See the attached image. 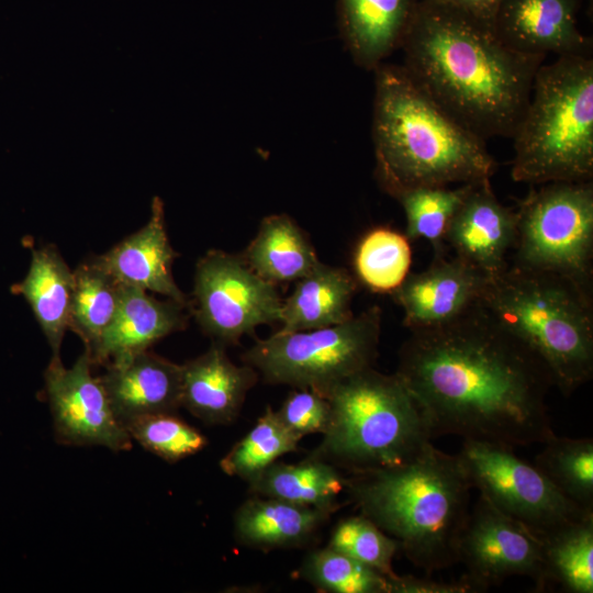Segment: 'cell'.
I'll list each match as a JSON object with an SVG mask.
<instances>
[{"instance_id":"obj_5","label":"cell","mask_w":593,"mask_h":593,"mask_svg":"<svg viewBox=\"0 0 593 593\" xmlns=\"http://www.w3.org/2000/svg\"><path fill=\"white\" fill-rule=\"evenodd\" d=\"M479 312L537 360L563 395L591 380L592 288L510 264L489 279Z\"/></svg>"},{"instance_id":"obj_11","label":"cell","mask_w":593,"mask_h":593,"mask_svg":"<svg viewBox=\"0 0 593 593\" xmlns=\"http://www.w3.org/2000/svg\"><path fill=\"white\" fill-rule=\"evenodd\" d=\"M281 306L276 286L242 256L212 249L199 259L190 311L215 343L236 344L257 326L279 322Z\"/></svg>"},{"instance_id":"obj_13","label":"cell","mask_w":593,"mask_h":593,"mask_svg":"<svg viewBox=\"0 0 593 593\" xmlns=\"http://www.w3.org/2000/svg\"><path fill=\"white\" fill-rule=\"evenodd\" d=\"M92 363L87 349L69 368L64 367L60 356L51 358L45 390L56 439L71 446L128 450L132 438L115 416L100 379L92 376Z\"/></svg>"},{"instance_id":"obj_17","label":"cell","mask_w":593,"mask_h":593,"mask_svg":"<svg viewBox=\"0 0 593 593\" xmlns=\"http://www.w3.org/2000/svg\"><path fill=\"white\" fill-rule=\"evenodd\" d=\"M99 379L124 426L141 416L176 413L181 406V365L148 349L109 361Z\"/></svg>"},{"instance_id":"obj_23","label":"cell","mask_w":593,"mask_h":593,"mask_svg":"<svg viewBox=\"0 0 593 593\" xmlns=\"http://www.w3.org/2000/svg\"><path fill=\"white\" fill-rule=\"evenodd\" d=\"M356 289L357 282L346 269L321 261L296 280L290 296L282 301L278 332L321 328L349 320Z\"/></svg>"},{"instance_id":"obj_6","label":"cell","mask_w":593,"mask_h":593,"mask_svg":"<svg viewBox=\"0 0 593 593\" xmlns=\"http://www.w3.org/2000/svg\"><path fill=\"white\" fill-rule=\"evenodd\" d=\"M512 138L514 181L533 186L592 181L591 55L559 56L539 67Z\"/></svg>"},{"instance_id":"obj_30","label":"cell","mask_w":593,"mask_h":593,"mask_svg":"<svg viewBox=\"0 0 593 593\" xmlns=\"http://www.w3.org/2000/svg\"><path fill=\"white\" fill-rule=\"evenodd\" d=\"M410 242L405 234L389 227L367 232L354 254L357 279L373 292L391 294L410 273Z\"/></svg>"},{"instance_id":"obj_19","label":"cell","mask_w":593,"mask_h":593,"mask_svg":"<svg viewBox=\"0 0 593 593\" xmlns=\"http://www.w3.org/2000/svg\"><path fill=\"white\" fill-rule=\"evenodd\" d=\"M258 376L246 363L235 365L224 345L214 342L204 354L181 365V406L205 424H230Z\"/></svg>"},{"instance_id":"obj_28","label":"cell","mask_w":593,"mask_h":593,"mask_svg":"<svg viewBox=\"0 0 593 593\" xmlns=\"http://www.w3.org/2000/svg\"><path fill=\"white\" fill-rule=\"evenodd\" d=\"M542 588L555 582L570 593L593 592V514L540 539Z\"/></svg>"},{"instance_id":"obj_18","label":"cell","mask_w":593,"mask_h":593,"mask_svg":"<svg viewBox=\"0 0 593 593\" xmlns=\"http://www.w3.org/2000/svg\"><path fill=\"white\" fill-rule=\"evenodd\" d=\"M177 256L167 236L163 201L156 197L148 222L97 257L119 282L161 294L190 309L191 301L172 276Z\"/></svg>"},{"instance_id":"obj_26","label":"cell","mask_w":593,"mask_h":593,"mask_svg":"<svg viewBox=\"0 0 593 593\" xmlns=\"http://www.w3.org/2000/svg\"><path fill=\"white\" fill-rule=\"evenodd\" d=\"M250 493L334 512L346 477L312 457L298 463L273 462L248 481Z\"/></svg>"},{"instance_id":"obj_2","label":"cell","mask_w":593,"mask_h":593,"mask_svg":"<svg viewBox=\"0 0 593 593\" xmlns=\"http://www.w3.org/2000/svg\"><path fill=\"white\" fill-rule=\"evenodd\" d=\"M404 69L441 109L482 137H512L542 56L517 53L460 10L417 0L403 37Z\"/></svg>"},{"instance_id":"obj_10","label":"cell","mask_w":593,"mask_h":593,"mask_svg":"<svg viewBox=\"0 0 593 593\" xmlns=\"http://www.w3.org/2000/svg\"><path fill=\"white\" fill-rule=\"evenodd\" d=\"M457 455L472 489L539 539L593 514L564 497L535 465L521 459L514 448L463 439Z\"/></svg>"},{"instance_id":"obj_3","label":"cell","mask_w":593,"mask_h":593,"mask_svg":"<svg viewBox=\"0 0 593 593\" xmlns=\"http://www.w3.org/2000/svg\"><path fill=\"white\" fill-rule=\"evenodd\" d=\"M374 72L376 176L385 192L491 179L496 161L485 139L441 109L403 66L381 64Z\"/></svg>"},{"instance_id":"obj_14","label":"cell","mask_w":593,"mask_h":593,"mask_svg":"<svg viewBox=\"0 0 593 593\" xmlns=\"http://www.w3.org/2000/svg\"><path fill=\"white\" fill-rule=\"evenodd\" d=\"M489 278L456 255L436 251L428 268L409 273L392 293L411 332L440 328L478 312Z\"/></svg>"},{"instance_id":"obj_15","label":"cell","mask_w":593,"mask_h":593,"mask_svg":"<svg viewBox=\"0 0 593 593\" xmlns=\"http://www.w3.org/2000/svg\"><path fill=\"white\" fill-rule=\"evenodd\" d=\"M516 224L515 210L499 201L490 179L473 182L448 225L444 243L491 279L510 265Z\"/></svg>"},{"instance_id":"obj_16","label":"cell","mask_w":593,"mask_h":593,"mask_svg":"<svg viewBox=\"0 0 593 593\" xmlns=\"http://www.w3.org/2000/svg\"><path fill=\"white\" fill-rule=\"evenodd\" d=\"M582 1L501 0L493 31L504 45L525 55H591V41L578 26Z\"/></svg>"},{"instance_id":"obj_22","label":"cell","mask_w":593,"mask_h":593,"mask_svg":"<svg viewBox=\"0 0 593 593\" xmlns=\"http://www.w3.org/2000/svg\"><path fill=\"white\" fill-rule=\"evenodd\" d=\"M332 512L287 501L254 496L234 515V535L243 545L259 550L299 547L327 522Z\"/></svg>"},{"instance_id":"obj_35","label":"cell","mask_w":593,"mask_h":593,"mask_svg":"<svg viewBox=\"0 0 593 593\" xmlns=\"http://www.w3.org/2000/svg\"><path fill=\"white\" fill-rule=\"evenodd\" d=\"M328 546L388 578L395 574L392 562L400 551L398 541L362 514L338 522Z\"/></svg>"},{"instance_id":"obj_21","label":"cell","mask_w":593,"mask_h":593,"mask_svg":"<svg viewBox=\"0 0 593 593\" xmlns=\"http://www.w3.org/2000/svg\"><path fill=\"white\" fill-rule=\"evenodd\" d=\"M417 0H339V26L355 63L374 70L401 47Z\"/></svg>"},{"instance_id":"obj_34","label":"cell","mask_w":593,"mask_h":593,"mask_svg":"<svg viewBox=\"0 0 593 593\" xmlns=\"http://www.w3.org/2000/svg\"><path fill=\"white\" fill-rule=\"evenodd\" d=\"M125 428L144 449L169 463L190 457L208 445L206 437L175 413H157L130 421Z\"/></svg>"},{"instance_id":"obj_36","label":"cell","mask_w":593,"mask_h":593,"mask_svg":"<svg viewBox=\"0 0 593 593\" xmlns=\"http://www.w3.org/2000/svg\"><path fill=\"white\" fill-rule=\"evenodd\" d=\"M281 422L298 437L323 434L329 418L328 401L307 389H295L276 411Z\"/></svg>"},{"instance_id":"obj_27","label":"cell","mask_w":593,"mask_h":593,"mask_svg":"<svg viewBox=\"0 0 593 593\" xmlns=\"http://www.w3.org/2000/svg\"><path fill=\"white\" fill-rule=\"evenodd\" d=\"M74 271L69 326L91 355L112 323L121 298V283L98 257L82 261Z\"/></svg>"},{"instance_id":"obj_24","label":"cell","mask_w":593,"mask_h":593,"mask_svg":"<svg viewBox=\"0 0 593 593\" xmlns=\"http://www.w3.org/2000/svg\"><path fill=\"white\" fill-rule=\"evenodd\" d=\"M72 288L74 271L54 246L33 249L27 273L13 287L31 306L52 356H59L69 326Z\"/></svg>"},{"instance_id":"obj_9","label":"cell","mask_w":593,"mask_h":593,"mask_svg":"<svg viewBox=\"0 0 593 593\" xmlns=\"http://www.w3.org/2000/svg\"><path fill=\"white\" fill-rule=\"evenodd\" d=\"M518 202L511 265L592 288L593 184H539Z\"/></svg>"},{"instance_id":"obj_31","label":"cell","mask_w":593,"mask_h":593,"mask_svg":"<svg viewBox=\"0 0 593 593\" xmlns=\"http://www.w3.org/2000/svg\"><path fill=\"white\" fill-rule=\"evenodd\" d=\"M301 440L267 406L253 428L221 459L222 471L247 482L286 454L295 451Z\"/></svg>"},{"instance_id":"obj_1","label":"cell","mask_w":593,"mask_h":593,"mask_svg":"<svg viewBox=\"0 0 593 593\" xmlns=\"http://www.w3.org/2000/svg\"><path fill=\"white\" fill-rule=\"evenodd\" d=\"M395 373L434 437L516 448L555 435L546 404L553 387L548 373L479 310L452 325L411 332Z\"/></svg>"},{"instance_id":"obj_4","label":"cell","mask_w":593,"mask_h":593,"mask_svg":"<svg viewBox=\"0 0 593 593\" xmlns=\"http://www.w3.org/2000/svg\"><path fill=\"white\" fill-rule=\"evenodd\" d=\"M471 490L458 455L432 443L401 465L349 473L345 484L360 514L428 575L458 563Z\"/></svg>"},{"instance_id":"obj_7","label":"cell","mask_w":593,"mask_h":593,"mask_svg":"<svg viewBox=\"0 0 593 593\" xmlns=\"http://www.w3.org/2000/svg\"><path fill=\"white\" fill-rule=\"evenodd\" d=\"M324 398L329 418L310 457L348 473L406 462L434 438L421 406L396 373L370 367L339 382Z\"/></svg>"},{"instance_id":"obj_32","label":"cell","mask_w":593,"mask_h":593,"mask_svg":"<svg viewBox=\"0 0 593 593\" xmlns=\"http://www.w3.org/2000/svg\"><path fill=\"white\" fill-rule=\"evenodd\" d=\"M470 186H413L394 192L392 197L400 202L405 213V236L410 240L426 239L436 251L443 250L448 225Z\"/></svg>"},{"instance_id":"obj_25","label":"cell","mask_w":593,"mask_h":593,"mask_svg":"<svg viewBox=\"0 0 593 593\" xmlns=\"http://www.w3.org/2000/svg\"><path fill=\"white\" fill-rule=\"evenodd\" d=\"M247 266L266 281H296L321 261L304 232L286 214L266 216L242 256Z\"/></svg>"},{"instance_id":"obj_12","label":"cell","mask_w":593,"mask_h":593,"mask_svg":"<svg viewBox=\"0 0 593 593\" xmlns=\"http://www.w3.org/2000/svg\"><path fill=\"white\" fill-rule=\"evenodd\" d=\"M458 563L475 592L510 577H528L542 588L540 539L480 494L459 539Z\"/></svg>"},{"instance_id":"obj_29","label":"cell","mask_w":593,"mask_h":593,"mask_svg":"<svg viewBox=\"0 0 593 593\" xmlns=\"http://www.w3.org/2000/svg\"><path fill=\"white\" fill-rule=\"evenodd\" d=\"M542 445L535 467L564 497L593 512V439L555 434Z\"/></svg>"},{"instance_id":"obj_37","label":"cell","mask_w":593,"mask_h":593,"mask_svg":"<svg viewBox=\"0 0 593 593\" xmlns=\"http://www.w3.org/2000/svg\"><path fill=\"white\" fill-rule=\"evenodd\" d=\"M389 593H473V586L462 577L458 581H439L427 577L399 575L388 578Z\"/></svg>"},{"instance_id":"obj_38","label":"cell","mask_w":593,"mask_h":593,"mask_svg":"<svg viewBox=\"0 0 593 593\" xmlns=\"http://www.w3.org/2000/svg\"><path fill=\"white\" fill-rule=\"evenodd\" d=\"M460 10L493 27L501 0H424Z\"/></svg>"},{"instance_id":"obj_20","label":"cell","mask_w":593,"mask_h":593,"mask_svg":"<svg viewBox=\"0 0 593 593\" xmlns=\"http://www.w3.org/2000/svg\"><path fill=\"white\" fill-rule=\"evenodd\" d=\"M121 283V282H120ZM188 307L148 291L121 283V298L112 323L90 355L93 363L109 362L147 350L157 340L184 329Z\"/></svg>"},{"instance_id":"obj_8","label":"cell","mask_w":593,"mask_h":593,"mask_svg":"<svg viewBox=\"0 0 593 593\" xmlns=\"http://www.w3.org/2000/svg\"><path fill=\"white\" fill-rule=\"evenodd\" d=\"M381 334V310L371 306L321 328L280 333L257 340L243 361L271 384L325 396L339 382L372 367Z\"/></svg>"},{"instance_id":"obj_33","label":"cell","mask_w":593,"mask_h":593,"mask_svg":"<svg viewBox=\"0 0 593 593\" xmlns=\"http://www.w3.org/2000/svg\"><path fill=\"white\" fill-rule=\"evenodd\" d=\"M299 575L332 593H389L388 577L327 546L310 551Z\"/></svg>"}]
</instances>
